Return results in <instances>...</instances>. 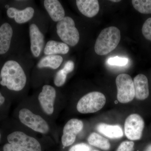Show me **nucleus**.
Instances as JSON below:
<instances>
[{
	"mask_svg": "<svg viewBox=\"0 0 151 151\" xmlns=\"http://www.w3.org/2000/svg\"><path fill=\"white\" fill-rule=\"evenodd\" d=\"M0 84L9 90L19 92L24 88L27 77L24 70L18 63L14 60L6 61L1 72Z\"/></svg>",
	"mask_w": 151,
	"mask_h": 151,
	"instance_id": "f257e3e1",
	"label": "nucleus"
},
{
	"mask_svg": "<svg viewBox=\"0 0 151 151\" xmlns=\"http://www.w3.org/2000/svg\"><path fill=\"white\" fill-rule=\"evenodd\" d=\"M121 39V32L118 28L111 26L104 29L94 45L95 52L99 55H106L116 48Z\"/></svg>",
	"mask_w": 151,
	"mask_h": 151,
	"instance_id": "f03ea898",
	"label": "nucleus"
},
{
	"mask_svg": "<svg viewBox=\"0 0 151 151\" xmlns=\"http://www.w3.org/2000/svg\"><path fill=\"white\" fill-rule=\"evenodd\" d=\"M57 33L64 43L71 46L78 44L80 35L73 19L65 17L56 24Z\"/></svg>",
	"mask_w": 151,
	"mask_h": 151,
	"instance_id": "7ed1b4c3",
	"label": "nucleus"
},
{
	"mask_svg": "<svg viewBox=\"0 0 151 151\" xmlns=\"http://www.w3.org/2000/svg\"><path fill=\"white\" fill-rule=\"evenodd\" d=\"M106 101V97L101 92H89L79 100L76 108L78 112L82 114L95 113L105 106Z\"/></svg>",
	"mask_w": 151,
	"mask_h": 151,
	"instance_id": "20e7f679",
	"label": "nucleus"
},
{
	"mask_svg": "<svg viewBox=\"0 0 151 151\" xmlns=\"http://www.w3.org/2000/svg\"><path fill=\"white\" fill-rule=\"evenodd\" d=\"M19 119L22 124L36 132L42 134L49 132L50 127L47 122L41 116L27 108H22L20 110Z\"/></svg>",
	"mask_w": 151,
	"mask_h": 151,
	"instance_id": "39448f33",
	"label": "nucleus"
},
{
	"mask_svg": "<svg viewBox=\"0 0 151 151\" xmlns=\"http://www.w3.org/2000/svg\"><path fill=\"white\" fill-rule=\"evenodd\" d=\"M117 88V99L122 103L131 102L135 97L134 81L131 76L122 73L117 76L116 80Z\"/></svg>",
	"mask_w": 151,
	"mask_h": 151,
	"instance_id": "423d86ee",
	"label": "nucleus"
},
{
	"mask_svg": "<svg viewBox=\"0 0 151 151\" xmlns=\"http://www.w3.org/2000/svg\"><path fill=\"white\" fill-rule=\"evenodd\" d=\"M7 140L9 143L20 146L27 151H42L40 143L37 139L21 131L9 134Z\"/></svg>",
	"mask_w": 151,
	"mask_h": 151,
	"instance_id": "0eeeda50",
	"label": "nucleus"
},
{
	"mask_svg": "<svg viewBox=\"0 0 151 151\" xmlns=\"http://www.w3.org/2000/svg\"><path fill=\"white\" fill-rule=\"evenodd\" d=\"M145 122L139 114H131L127 117L124 124V132L127 137L131 140H138L142 138Z\"/></svg>",
	"mask_w": 151,
	"mask_h": 151,
	"instance_id": "6e6552de",
	"label": "nucleus"
},
{
	"mask_svg": "<svg viewBox=\"0 0 151 151\" xmlns=\"http://www.w3.org/2000/svg\"><path fill=\"white\" fill-rule=\"evenodd\" d=\"M83 122L78 119H70L65 124L63 129L61 142L65 147L72 145L75 142L76 136L82 131Z\"/></svg>",
	"mask_w": 151,
	"mask_h": 151,
	"instance_id": "1a4fd4ad",
	"label": "nucleus"
},
{
	"mask_svg": "<svg viewBox=\"0 0 151 151\" xmlns=\"http://www.w3.org/2000/svg\"><path fill=\"white\" fill-rule=\"evenodd\" d=\"M56 97V90L53 86L47 84L44 85L38 99L42 111L47 115L50 116L54 113Z\"/></svg>",
	"mask_w": 151,
	"mask_h": 151,
	"instance_id": "9d476101",
	"label": "nucleus"
},
{
	"mask_svg": "<svg viewBox=\"0 0 151 151\" xmlns=\"http://www.w3.org/2000/svg\"><path fill=\"white\" fill-rule=\"evenodd\" d=\"M29 30L31 50L34 56L38 57L43 48L44 37L35 24L30 25Z\"/></svg>",
	"mask_w": 151,
	"mask_h": 151,
	"instance_id": "9b49d317",
	"label": "nucleus"
},
{
	"mask_svg": "<svg viewBox=\"0 0 151 151\" xmlns=\"http://www.w3.org/2000/svg\"><path fill=\"white\" fill-rule=\"evenodd\" d=\"M45 8L53 21L59 22L65 17V12L63 7L58 0H45Z\"/></svg>",
	"mask_w": 151,
	"mask_h": 151,
	"instance_id": "f8f14e48",
	"label": "nucleus"
},
{
	"mask_svg": "<svg viewBox=\"0 0 151 151\" xmlns=\"http://www.w3.org/2000/svg\"><path fill=\"white\" fill-rule=\"evenodd\" d=\"M135 97L139 100H145L149 96L148 80L145 75L139 74L134 79Z\"/></svg>",
	"mask_w": 151,
	"mask_h": 151,
	"instance_id": "ddd939ff",
	"label": "nucleus"
},
{
	"mask_svg": "<svg viewBox=\"0 0 151 151\" xmlns=\"http://www.w3.org/2000/svg\"><path fill=\"white\" fill-rule=\"evenodd\" d=\"M35 11L31 7L23 10H19L14 7L9 8L7 10V15L9 18L14 19L18 24H23L28 22L34 16Z\"/></svg>",
	"mask_w": 151,
	"mask_h": 151,
	"instance_id": "4468645a",
	"label": "nucleus"
},
{
	"mask_svg": "<svg viewBox=\"0 0 151 151\" xmlns=\"http://www.w3.org/2000/svg\"><path fill=\"white\" fill-rule=\"evenodd\" d=\"M76 4L79 12L87 17H93L100 10V5L97 0H77Z\"/></svg>",
	"mask_w": 151,
	"mask_h": 151,
	"instance_id": "2eb2a0df",
	"label": "nucleus"
},
{
	"mask_svg": "<svg viewBox=\"0 0 151 151\" xmlns=\"http://www.w3.org/2000/svg\"><path fill=\"white\" fill-rule=\"evenodd\" d=\"M13 31L11 25L4 23L0 27V55L5 54L9 49Z\"/></svg>",
	"mask_w": 151,
	"mask_h": 151,
	"instance_id": "dca6fc26",
	"label": "nucleus"
},
{
	"mask_svg": "<svg viewBox=\"0 0 151 151\" xmlns=\"http://www.w3.org/2000/svg\"><path fill=\"white\" fill-rule=\"evenodd\" d=\"M97 129L102 134L111 139H119L124 135L122 128L119 125L101 123L97 125Z\"/></svg>",
	"mask_w": 151,
	"mask_h": 151,
	"instance_id": "f3484780",
	"label": "nucleus"
},
{
	"mask_svg": "<svg viewBox=\"0 0 151 151\" xmlns=\"http://www.w3.org/2000/svg\"><path fill=\"white\" fill-rule=\"evenodd\" d=\"M69 47L66 44L54 40H50L47 43L44 52L47 55H56L58 54H66Z\"/></svg>",
	"mask_w": 151,
	"mask_h": 151,
	"instance_id": "a211bd4d",
	"label": "nucleus"
},
{
	"mask_svg": "<svg viewBox=\"0 0 151 151\" xmlns=\"http://www.w3.org/2000/svg\"><path fill=\"white\" fill-rule=\"evenodd\" d=\"M63 61V58L60 55H47L40 60L37 64L39 68H50L52 69H56L60 66Z\"/></svg>",
	"mask_w": 151,
	"mask_h": 151,
	"instance_id": "6ab92c4d",
	"label": "nucleus"
},
{
	"mask_svg": "<svg viewBox=\"0 0 151 151\" xmlns=\"http://www.w3.org/2000/svg\"><path fill=\"white\" fill-rule=\"evenodd\" d=\"M87 140L91 145L97 147L103 150H108L111 148V144L109 141L97 133L93 132L90 134Z\"/></svg>",
	"mask_w": 151,
	"mask_h": 151,
	"instance_id": "aec40b11",
	"label": "nucleus"
},
{
	"mask_svg": "<svg viewBox=\"0 0 151 151\" xmlns=\"http://www.w3.org/2000/svg\"><path fill=\"white\" fill-rule=\"evenodd\" d=\"M134 8L140 13L151 14V0H132Z\"/></svg>",
	"mask_w": 151,
	"mask_h": 151,
	"instance_id": "412c9836",
	"label": "nucleus"
},
{
	"mask_svg": "<svg viewBox=\"0 0 151 151\" xmlns=\"http://www.w3.org/2000/svg\"><path fill=\"white\" fill-rule=\"evenodd\" d=\"M67 75V73L64 71L63 68L58 70L54 77L55 85L58 87L63 86L66 81Z\"/></svg>",
	"mask_w": 151,
	"mask_h": 151,
	"instance_id": "4be33fe9",
	"label": "nucleus"
},
{
	"mask_svg": "<svg viewBox=\"0 0 151 151\" xmlns=\"http://www.w3.org/2000/svg\"><path fill=\"white\" fill-rule=\"evenodd\" d=\"M142 33L146 39L151 41V18L147 19L144 23Z\"/></svg>",
	"mask_w": 151,
	"mask_h": 151,
	"instance_id": "5701e85b",
	"label": "nucleus"
},
{
	"mask_svg": "<svg viewBox=\"0 0 151 151\" xmlns=\"http://www.w3.org/2000/svg\"><path fill=\"white\" fill-rule=\"evenodd\" d=\"M128 61L129 60L127 58L116 56L109 58L108 60V63L111 65L124 66L127 65Z\"/></svg>",
	"mask_w": 151,
	"mask_h": 151,
	"instance_id": "b1692460",
	"label": "nucleus"
},
{
	"mask_svg": "<svg viewBox=\"0 0 151 151\" xmlns=\"http://www.w3.org/2000/svg\"><path fill=\"white\" fill-rule=\"evenodd\" d=\"M134 143L132 141H124L120 144L116 151H134Z\"/></svg>",
	"mask_w": 151,
	"mask_h": 151,
	"instance_id": "393cba45",
	"label": "nucleus"
},
{
	"mask_svg": "<svg viewBox=\"0 0 151 151\" xmlns=\"http://www.w3.org/2000/svg\"><path fill=\"white\" fill-rule=\"evenodd\" d=\"M3 151H27L23 148L17 145L6 143L3 147Z\"/></svg>",
	"mask_w": 151,
	"mask_h": 151,
	"instance_id": "a878e982",
	"label": "nucleus"
},
{
	"mask_svg": "<svg viewBox=\"0 0 151 151\" xmlns=\"http://www.w3.org/2000/svg\"><path fill=\"white\" fill-rule=\"evenodd\" d=\"M91 148L84 143H79L71 147L69 151H89Z\"/></svg>",
	"mask_w": 151,
	"mask_h": 151,
	"instance_id": "bb28decb",
	"label": "nucleus"
},
{
	"mask_svg": "<svg viewBox=\"0 0 151 151\" xmlns=\"http://www.w3.org/2000/svg\"><path fill=\"white\" fill-rule=\"evenodd\" d=\"M74 64L73 61L72 60H68L66 62L63 67V69L64 71L67 73H71L72 71L74 70Z\"/></svg>",
	"mask_w": 151,
	"mask_h": 151,
	"instance_id": "cd10ccee",
	"label": "nucleus"
},
{
	"mask_svg": "<svg viewBox=\"0 0 151 151\" xmlns=\"http://www.w3.org/2000/svg\"><path fill=\"white\" fill-rule=\"evenodd\" d=\"M6 99L5 97L2 95L1 92H0V107L2 106L5 102Z\"/></svg>",
	"mask_w": 151,
	"mask_h": 151,
	"instance_id": "c85d7f7f",
	"label": "nucleus"
},
{
	"mask_svg": "<svg viewBox=\"0 0 151 151\" xmlns=\"http://www.w3.org/2000/svg\"><path fill=\"white\" fill-rule=\"evenodd\" d=\"M144 151H151V144L147 146Z\"/></svg>",
	"mask_w": 151,
	"mask_h": 151,
	"instance_id": "c756f323",
	"label": "nucleus"
},
{
	"mask_svg": "<svg viewBox=\"0 0 151 151\" xmlns=\"http://www.w3.org/2000/svg\"><path fill=\"white\" fill-rule=\"evenodd\" d=\"M111 2H119L121 1L120 0H111Z\"/></svg>",
	"mask_w": 151,
	"mask_h": 151,
	"instance_id": "7c9ffc66",
	"label": "nucleus"
},
{
	"mask_svg": "<svg viewBox=\"0 0 151 151\" xmlns=\"http://www.w3.org/2000/svg\"><path fill=\"white\" fill-rule=\"evenodd\" d=\"M1 132H0V142H1Z\"/></svg>",
	"mask_w": 151,
	"mask_h": 151,
	"instance_id": "2f4dec72",
	"label": "nucleus"
},
{
	"mask_svg": "<svg viewBox=\"0 0 151 151\" xmlns=\"http://www.w3.org/2000/svg\"><path fill=\"white\" fill-rule=\"evenodd\" d=\"M6 8H8H8H9V6L8 5H6Z\"/></svg>",
	"mask_w": 151,
	"mask_h": 151,
	"instance_id": "473e14b6",
	"label": "nucleus"
},
{
	"mask_svg": "<svg viewBox=\"0 0 151 151\" xmlns=\"http://www.w3.org/2000/svg\"><path fill=\"white\" fill-rule=\"evenodd\" d=\"M1 80V73H0V81Z\"/></svg>",
	"mask_w": 151,
	"mask_h": 151,
	"instance_id": "72a5a7b5",
	"label": "nucleus"
},
{
	"mask_svg": "<svg viewBox=\"0 0 151 151\" xmlns=\"http://www.w3.org/2000/svg\"><path fill=\"white\" fill-rule=\"evenodd\" d=\"M98 151V150H94V151Z\"/></svg>",
	"mask_w": 151,
	"mask_h": 151,
	"instance_id": "f704fd0d",
	"label": "nucleus"
}]
</instances>
